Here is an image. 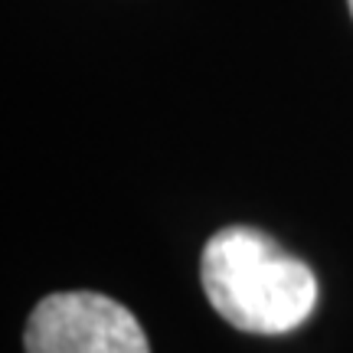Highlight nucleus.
Instances as JSON below:
<instances>
[{"label":"nucleus","mask_w":353,"mask_h":353,"mask_svg":"<svg viewBox=\"0 0 353 353\" xmlns=\"http://www.w3.org/2000/svg\"><path fill=\"white\" fill-rule=\"evenodd\" d=\"M347 3H350V13H353V0H347Z\"/></svg>","instance_id":"obj_3"},{"label":"nucleus","mask_w":353,"mask_h":353,"mask_svg":"<svg viewBox=\"0 0 353 353\" xmlns=\"http://www.w3.org/2000/svg\"><path fill=\"white\" fill-rule=\"evenodd\" d=\"M200 281L216 314L245 334H288L317 304L314 272L252 226H226L210 236Z\"/></svg>","instance_id":"obj_1"},{"label":"nucleus","mask_w":353,"mask_h":353,"mask_svg":"<svg viewBox=\"0 0 353 353\" xmlns=\"http://www.w3.org/2000/svg\"><path fill=\"white\" fill-rule=\"evenodd\" d=\"M26 353H151L138 317L99 291H56L33 307Z\"/></svg>","instance_id":"obj_2"}]
</instances>
